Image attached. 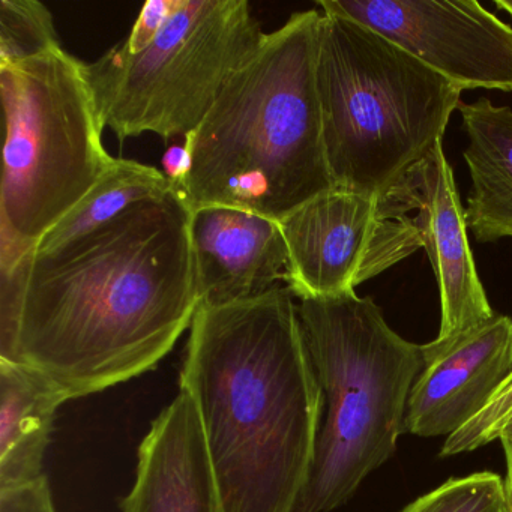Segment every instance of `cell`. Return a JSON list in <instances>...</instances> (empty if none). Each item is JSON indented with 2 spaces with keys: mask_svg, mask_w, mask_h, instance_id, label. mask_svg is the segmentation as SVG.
Here are the masks:
<instances>
[{
  "mask_svg": "<svg viewBox=\"0 0 512 512\" xmlns=\"http://www.w3.org/2000/svg\"><path fill=\"white\" fill-rule=\"evenodd\" d=\"M64 392L34 368L0 359V490L43 478Z\"/></svg>",
  "mask_w": 512,
  "mask_h": 512,
  "instance_id": "cell-15",
  "label": "cell"
},
{
  "mask_svg": "<svg viewBox=\"0 0 512 512\" xmlns=\"http://www.w3.org/2000/svg\"><path fill=\"white\" fill-rule=\"evenodd\" d=\"M512 416V373L500 385L496 394L485 404L484 409L475 416L473 425L485 437L496 439L506 422Z\"/></svg>",
  "mask_w": 512,
  "mask_h": 512,
  "instance_id": "cell-21",
  "label": "cell"
},
{
  "mask_svg": "<svg viewBox=\"0 0 512 512\" xmlns=\"http://www.w3.org/2000/svg\"><path fill=\"white\" fill-rule=\"evenodd\" d=\"M164 175L175 187L184 181L188 170V154L185 146H173L167 149L163 158Z\"/></svg>",
  "mask_w": 512,
  "mask_h": 512,
  "instance_id": "cell-22",
  "label": "cell"
},
{
  "mask_svg": "<svg viewBox=\"0 0 512 512\" xmlns=\"http://www.w3.org/2000/svg\"><path fill=\"white\" fill-rule=\"evenodd\" d=\"M179 385L199 410L218 512L301 511L323 394L289 287L197 308Z\"/></svg>",
  "mask_w": 512,
  "mask_h": 512,
  "instance_id": "cell-2",
  "label": "cell"
},
{
  "mask_svg": "<svg viewBox=\"0 0 512 512\" xmlns=\"http://www.w3.org/2000/svg\"><path fill=\"white\" fill-rule=\"evenodd\" d=\"M322 13H295L266 34L185 139L175 187L190 211L230 206L272 220L335 190L323 142L316 65Z\"/></svg>",
  "mask_w": 512,
  "mask_h": 512,
  "instance_id": "cell-3",
  "label": "cell"
},
{
  "mask_svg": "<svg viewBox=\"0 0 512 512\" xmlns=\"http://www.w3.org/2000/svg\"><path fill=\"white\" fill-rule=\"evenodd\" d=\"M316 82L335 188L377 197L442 143L463 92L379 32L326 13Z\"/></svg>",
  "mask_w": 512,
  "mask_h": 512,
  "instance_id": "cell-4",
  "label": "cell"
},
{
  "mask_svg": "<svg viewBox=\"0 0 512 512\" xmlns=\"http://www.w3.org/2000/svg\"><path fill=\"white\" fill-rule=\"evenodd\" d=\"M190 218L173 188L0 271V359L34 368L68 400L157 368L199 308Z\"/></svg>",
  "mask_w": 512,
  "mask_h": 512,
  "instance_id": "cell-1",
  "label": "cell"
},
{
  "mask_svg": "<svg viewBox=\"0 0 512 512\" xmlns=\"http://www.w3.org/2000/svg\"><path fill=\"white\" fill-rule=\"evenodd\" d=\"M385 199L409 215L436 275L440 329L436 343H448L494 316L479 280L467 238L466 209L442 143L412 167Z\"/></svg>",
  "mask_w": 512,
  "mask_h": 512,
  "instance_id": "cell-10",
  "label": "cell"
},
{
  "mask_svg": "<svg viewBox=\"0 0 512 512\" xmlns=\"http://www.w3.org/2000/svg\"><path fill=\"white\" fill-rule=\"evenodd\" d=\"M0 512H56L47 476L8 490H0Z\"/></svg>",
  "mask_w": 512,
  "mask_h": 512,
  "instance_id": "cell-20",
  "label": "cell"
},
{
  "mask_svg": "<svg viewBox=\"0 0 512 512\" xmlns=\"http://www.w3.org/2000/svg\"><path fill=\"white\" fill-rule=\"evenodd\" d=\"M185 0H149L143 5L130 37L119 44L124 52L137 55L154 43L164 26L181 10Z\"/></svg>",
  "mask_w": 512,
  "mask_h": 512,
  "instance_id": "cell-19",
  "label": "cell"
},
{
  "mask_svg": "<svg viewBox=\"0 0 512 512\" xmlns=\"http://www.w3.org/2000/svg\"><path fill=\"white\" fill-rule=\"evenodd\" d=\"M494 4H496L499 10H503L505 13H508L509 16H512V0H496Z\"/></svg>",
  "mask_w": 512,
  "mask_h": 512,
  "instance_id": "cell-25",
  "label": "cell"
},
{
  "mask_svg": "<svg viewBox=\"0 0 512 512\" xmlns=\"http://www.w3.org/2000/svg\"><path fill=\"white\" fill-rule=\"evenodd\" d=\"M298 314L325 415L299 512H331L394 455L424 353L355 290L304 299Z\"/></svg>",
  "mask_w": 512,
  "mask_h": 512,
  "instance_id": "cell-5",
  "label": "cell"
},
{
  "mask_svg": "<svg viewBox=\"0 0 512 512\" xmlns=\"http://www.w3.org/2000/svg\"><path fill=\"white\" fill-rule=\"evenodd\" d=\"M470 173L466 223L476 241L512 239V109L487 98L458 104Z\"/></svg>",
  "mask_w": 512,
  "mask_h": 512,
  "instance_id": "cell-14",
  "label": "cell"
},
{
  "mask_svg": "<svg viewBox=\"0 0 512 512\" xmlns=\"http://www.w3.org/2000/svg\"><path fill=\"white\" fill-rule=\"evenodd\" d=\"M122 512H218L208 446L188 392L152 422L139 446L137 476Z\"/></svg>",
  "mask_w": 512,
  "mask_h": 512,
  "instance_id": "cell-13",
  "label": "cell"
},
{
  "mask_svg": "<svg viewBox=\"0 0 512 512\" xmlns=\"http://www.w3.org/2000/svg\"><path fill=\"white\" fill-rule=\"evenodd\" d=\"M503 479H505V512H512V458L506 461V476Z\"/></svg>",
  "mask_w": 512,
  "mask_h": 512,
  "instance_id": "cell-24",
  "label": "cell"
},
{
  "mask_svg": "<svg viewBox=\"0 0 512 512\" xmlns=\"http://www.w3.org/2000/svg\"><path fill=\"white\" fill-rule=\"evenodd\" d=\"M190 241L199 307L256 298L286 275V242L272 218L203 206L191 211Z\"/></svg>",
  "mask_w": 512,
  "mask_h": 512,
  "instance_id": "cell-12",
  "label": "cell"
},
{
  "mask_svg": "<svg viewBox=\"0 0 512 512\" xmlns=\"http://www.w3.org/2000/svg\"><path fill=\"white\" fill-rule=\"evenodd\" d=\"M505 479L478 472L443 482L400 512H505Z\"/></svg>",
  "mask_w": 512,
  "mask_h": 512,
  "instance_id": "cell-18",
  "label": "cell"
},
{
  "mask_svg": "<svg viewBox=\"0 0 512 512\" xmlns=\"http://www.w3.org/2000/svg\"><path fill=\"white\" fill-rule=\"evenodd\" d=\"M173 188L175 185L161 170L139 161L116 158L112 169L41 239L34 253L62 250L112 223L137 203L166 196Z\"/></svg>",
  "mask_w": 512,
  "mask_h": 512,
  "instance_id": "cell-16",
  "label": "cell"
},
{
  "mask_svg": "<svg viewBox=\"0 0 512 512\" xmlns=\"http://www.w3.org/2000/svg\"><path fill=\"white\" fill-rule=\"evenodd\" d=\"M466 89L512 91V28L476 0H320Z\"/></svg>",
  "mask_w": 512,
  "mask_h": 512,
  "instance_id": "cell-9",
  "label": "cell"
},
{
  "mask_svg": "<svg viewBox=\"0 0 512 512\" xmlns=\"http://www.w3.org/2000/svg\"><path fill=\"white\" fill-rule=\"evenodd\" d=\"M278 223L287 248L284 280L299 301L352 292L422 248L409 215L385 197L338 188Z\"/></svg>",
  "mask_w": 512,
  "mask_h": 512,
  "instance_id": "cell-8",
  "label": "cell"
},
{
  "mask_svg": "<svg viewBox=\"0 0 512 512\" xmlns=\"http://www.w3.org/2000/svg\"><path fill=\"white\" fill-rule=\"evenodd\" d=\"M62 49L52 13L37 0H0V68Z\"/></svg>",
  "mask_w": 512,
  "mask_h": 512,
  "instance_id": "cell-17",
  "label": "cell"
},
{
  "mask_svg": "<svg viewBox=\"0 0 512 512\" xmlns=\"http://www.w3.org/2000/svg\"><path fill=\"white\" fill-rule=\"evenodd\" d=\"M422 353L404 433L448 437L475 418L512 373V319L494 314L448 343L422 344Z\"/></svg>",
  "mask_w": 512,
  "mask_h": 512,
  "instance_id": "cell-11",
  "label": "cell"
},
{
  "mask_svg": "<svg viewBox=\"0 0 512 512\" xmlns=\"http://www.w3.org/2000/svg\"><path fill=\"white\" fill-rule=\"evenodd\" d=\"M265 35L247 0H185L143 52L118 44L85 64L104 128L187 139Z\"/></svg>",
  "mask_w": 512,
  "mask_h": 512,
  "instance_id": "cell-7",
  "label": "cell"
},
{
  "mask_svg": "<svg viewBox=\"0 0 512 512\" xmlns=\"http://www.w3.org/2000/svg\"><path fill=\"white\" fill-rule=\"evenodd\" d=\"M500 443L503 446V452H505L506 461L511 460L512 458V416L509 418V421L506 422L503 430L500 431L499 436Z\"/></svg>",
  "mask_w": 512,
  "mask_h": 512,
  "instance_id": "cell-23",
  "label": "cell"
},
{
  "mask_svg": "<svg viewBox=\"0 0 512 512\" xmlns=\"http://www.w3.org/2000/svg\"><path fill=\"white\" fill-rule=\"evenodd\" d=\"M0 271L16 268L112 169L85 62L64 49L0 68Z\"/></svg>",
  "mask_w": 512,
  "mask_h": 512,
  "instance_id": "cell-6",
  "label": "cell"
}]
</instances>
